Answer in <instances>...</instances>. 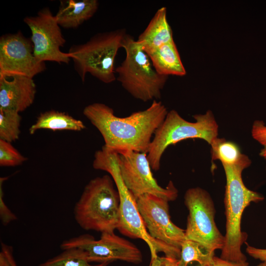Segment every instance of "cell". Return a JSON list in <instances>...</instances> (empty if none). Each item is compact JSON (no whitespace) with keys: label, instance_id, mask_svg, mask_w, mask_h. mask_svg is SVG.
Listing matches in <instances>:
<instances>
[{"label":"cell","instance_id":"obj_1","mask_svg":"<svg viewBox=\"0 0 266 266\" xmlns=\"http://www.w3.org/2000/svg\"><path fill=\"white\" fill-rule=\"evenodd\" d=\"M167 112L165 105L157 100H153L146 109L124 117L116 116L112 108L102 103L89 104L83 111L102 135L106 148L117 153H147L155 132Z\"/></svg>","mask_w":266,"mask_h":266},{"label":"cell","instance_id":"obj_2","mask_svg":"<svg viewBox=\"0 0 266 266\" xmlns=\"http://www.w3.org/2000/svg\"><path fill=\"white\" fill-rule=\"evenodd\" d=\"M94 169L107 172L112 178L120 197L119 223L117 230L132 238H139L146 242L151 257L163 253L165 256L179 260L181 249L157 240L149 234L138 210L136 199L125 185L118 163V153L103 146L96 152L93 162Z\"/></svg>","mask_w":266,"mask_h":266},{"label":"cell","instance_id":"obj_3","mask_svg":"<svg viewBox=\"0 0 266 266\" xmlns=\"http://www.w3.org/2000/svg\"><path fill=\"white\" fill-rule=\"evenodd\" d=\"M120 197L110 175L91 179L76 203L73 214L78 225L86 231L114 233L119 223Z\"/></svg>","mask_w":266,"mask_h":266},{"label":"cell","instance_id":"obj_4","mask_svg":"<svg viewBox=\"0 0 266 266\" xmlns=\"http://www.w3.org/2000/svg\"><path fill=\"white\" fill-rule=\"evenodd\" d=\"M226 184L224 205L226 217V231L220 258L233 262H245L247 258L241 248L247 238L246 233L241 230L243 212L251 202L262 201L264 197L246 187L242 178L244 166H223Z\"/></svg>","mask_w":266,"mask_h":266},{"label":"cell","instance_id":"obj_5","mask_svg":"<svg viewBox=\"0 0 266 266\" xmlns=\"http://www.w3.org/2000/svg\"><path fill=\"white\" fill-rule=\"evenodd\" d=\"M122 48L126 57L115 68L117 80L132 97L144 102L161 97L168 76L158 73L142 46L127 34Z\"/></svg>","mask_w":266,"mask_h":266},{"label":"cell","instance_id":"obj_6","mask_svg":"<svg viewBox=\"0 0 266 266\" xmlns=\"http://www.w3.org/2000/svg\"><path fill=\"white\" fill-rule=\"evenodd\" d=\"M126 34L125 29L99 33L69 48L68 53L83 82L88 73L106 84L116 80L115 59Z\"/></svg>","mask_w":266,"mask_h":266},{"label":"cell","instance_id":"obj_7","mask_svg":"<svg viewBox=\"0 0 266 266\" xmlns=\"http://www.w3.org/2000/svg\"><path fill=\"white\" fill-rule=\"evenodd\" d=\"M195 122L183 118L175 110H171L155 132L147 152L152 170L160 169L162 156L166 148L189 138L204 140L209 145L218 137V125L210 110L204 114L193 116Z\"/></svg>","mask_w":266,"mask_h":266},{"label":"cell","instance_id":"obj_8","mask_svg":"<svg viewBox=\"0 0 266 266\" xmlns=\"http://www.w3.org/2000/svg\"><path fill=\"white\" fill-rule=\"evenodd\" d=\"M184 198L189 212L186 239L198 242L211 253L221 250L224 236L215 222V209L209 194L200 187L191 188L186 191Z\"/></svg>","mask_w":266,"mask_h":266},{"label":"cell","instance_id":"obj_9","mask_svg":"<svg viewBox=\"0 0 266 266\" xmlns=\"http://www.w3.org/2000/svg\"><path fill=\"white\" fill-rule=\"evenodd\" d=\"M118 163L122 180L136 199L145 194L157 196L168 201L177 199L178 190L171 181L164 188L154 177L147 153L134 151L118 153Z\"/></svg>","mask_w":266,"mask_h":266},{"label":"cell","instance_id":"obj_10","mask_svg":"<svg viewBox=\"0 0 266 266\" xmlns=\"http://www.w3.org/2000/svg\"><path fill=\"white\" fill-rule=\"evenodd\" d=\"M60 247L63 250L73 248L83 250L90 263H111L119 260L139 264L143 260L142 253L136 245L114 233H101L97 240L90 234H82L64 240Z\"/></svg>","mask_w":266,"mask_h":266},{"label":"cell","instance_id":"obj_11","mask_svg":"<svg viewBox=\"0 0 266 266\" xmlns=\"http://www.w3.org/2000/svg\"><path fill=\"white\" fill-rule=\"evenodd\" d=\"M24 22L31 31L33 55L38 62L68 64L70 61V55L60 50L66 41L48 8L41 9L35 16L26 17Z\"/></svg>","mask_w":266,"mask_h":266},{"label":"cell","instance_id":"obj_12","mask_svg":"<svg viewBox=\"0 0 266 266\" xmlns=\"http://www.w3.org/2000/svg\"><path fill=\"white\" fill-rule=\"evenodd\" d=\"M46 69L33 55L31 39L20 32L0 38V77L19 75L33 77Z\"/></svg>","mask_w":266,"mask_h":266},{"label":"cell","instance_id":"obj_13","mask_svg":"<svg viewBox=\"0 0 266 266\" xmlns=\"http://www.w3.org/2000/svg\"><path fill=\"white\" fill-rule=\"evenodd\" d=\"M146 228L154 239L180 249L185 240V230L175 225L169 215L168 201L151 194L136 199Z\"/></svg>","mask_w":266,"mask_h":266},{"label":"cell","instance_id":"obj_14","mask_svg":"<svg viewBox=\"0 0 266 266\" xmlns=\"http://www.w3.org/2000/svg\"><path fill=\"white\" fill-rule=\"evenodd\" d=\"M35 94L32 78L19 75L0 77V108L22 112L33 104Z\"/></svg>","mask_w":266,"mask_h":266},{"label":"cell","instance_id":"obj_15","mask_svg":"<svg viewBox=\"0 0 266 266\" xmlns=\"http://www.w3.org/2000/svg\"><path fill=\"white\" fill-rule=\"evenodd\" d=\"M99 4L97 0H61L56 20L64 28H77L94 15Z\"/></svg>","mask_w":266,"mask_h":266},{"label":"cell","instance_id":"obj_16","mask_svg":"<svg viewBox=\"0 0 266 266\" xmlns=\"http://www.w3.org/2000/svg\"><path fill=\"white\" fill-rule=\"evenodd\" d=\"M173 40L172 31L167 20L166 7L157 10L136 40L145 52Z\"/></svg>","mask_w":266,"mask_h":266},{"label":"cell","instance_id":"obj_17","mask_svg":"<svg viewBox=\"0 0 266 266\" xmlns=\"http://www.w3.org/2000/svg\"><path fill=\"white\" fill-rule=\"evenodd\" d=\"M152 64L160 74L183 76L186 70L174 40L145 52Z\"/></svg>","mask_w":266,"mask_h":266},{"label":"cell","instance_id":"obj_18","mask_svg":"<svg viewBox=\"0 0 266 266\" xmlns=\"http://www.w3.org/2000/svg\"><path fill=\"white\" fill-rule=\"evenodd\" d=\"M86 128L83 122L68 114L51 110L41 113L29 129L30 134L40 129L56 131H81Z\"/></svg>","mask_w":266,"mask_h":266},{"label":"cell","instance_id":"obj_19","mask_svg":"<svg viewBox=\"0 0 266 266\" xmlns=\"http://www.w3.org/2000/svg\"><path fill=\"white\" fill-rule=\"evenodd\" d=\"M212 160H219L223 166H244L248 167L251 164L249 157L241 153L234 142L224 138H216L210 144Z\"/></svg>","mask_w":266,"mask_h":266},{"label":"cell","instance_id":"obj_20","mask_svg":"<svg viewBox=\"0 0 266 266\" xmlns=\"http://www.w3.org/2000/svg\"><path fill=\"white\" fill-rule=\"evenodd\" d=\"M180 249L178 266H189L193 262H197L200 266H210L215 256L200 244L190 239H185Z\"/></svg>","mask_w":266,"mask_h":266},{"label":"cell","instance_id":"obj_21","mask_svg":"<svg viewBox=\"0 0 266 266\" xmlns=\"http://www.w3.org/2000/svg\"><path fill=\"white\" fill-rule=\"evenodd\" d=\"M109 264L92 265L83 250L73 248L64 250L60 254L40 264L39 266H108Z\"/></svg>","mask_w":266,"mask_h":266},{"label":"cell","instance_id":"obj_22","mask_svg":"<svg viewBox=\"0 0 266 266\" xmlns=\"http://www.w3.org/2000/svg\"><path fill=\"white\" fill-rule=\"evenodd\" d=\"M21 121L19 113L0 108V139L11 143L18 139Z\"/></svg>","mask_w":266,"mask_h":266},{"label":"cell","instance_id":"obj_23","mask_svg":"<svg viewBox=\"0 0 266 266\" xmlns=\"http://www.w3.org/2000/svg\"><path fill=\"white\" fill-rule=\"evenodd\" d=\"M27 158L22 155L11 142L0 139V166H16L22 165Z\"/></svg>","mask_w":266,"mask_h":266},{"label":"cell","instance_id":"obj_24","mask_svg":"<svg viewBox=\"0 0 266 266\" xmlns=\"http://www.w3.org/2000/svg\"><path fill=\"white\" fill-rule=\"evenodd\" d=\"M252 137L263 146L259 155L266 160V125L262 120H255L251 129Z\"/></svg>","mask_w":266,"mask_h":266},{"label":"cell","instance_id":"obj_25","mask_svg":"<svg viewBox=\"0 0 266 266\" xmlns=\"http://www.w3.org/2000/svg\"><path fill=\"white\" fill-rule=\"evenodd\" d=\"M8 177L0 178V218L1 223L6 226L12 221L17 219V217L7 207L3 200V183Z\"/></svg>","mask_w":266,"mask_h":266},{"label":"cell","instance_id":"obj_26","mask_svg":"<svg viewBox=\"0 0 266 266\" xmlns=\"http://www.w3.org/2000/svg\"><path fill=\"white\" fill-rule=\"evenodd\" d=\"M151 258L149 266H178V260L173 258L160 257L158 255Z\"/></svg>","mask_w":266,"mask_h":266},{"label":"cell","instance_id":"obj_27","mask_svg":"<svg viewBox=\"0 0 266 266\" xmlns=\"http://www.w3.org/2000/svg\"><path fill=\"white\" fill-rule=\"evenodd\" d=\"M246 252L255 259L266 262V249L258 248L249 245H247Z\"/></svg>","mask_w":266,"mask_h":266},{"label":"cell","instance_id":"obj_28","mask_svg":"<svg viewBox=\"0 0 266 266\" xmlns=\"http://www.w3.org/2000/svg\"><path fill=\"white\" fill-rule=\"evenodd\" d=\"M210 266H250L247 262H233L224 260L221 258L214 256L213 262Z\"/></svg>","mask_w":266,"mask_h":266},{"label":"cell","instance_id":"obj_29","mask_svg":"<svg viewBox=\"0 0 266 266\" xmlns=\"http://www.w3.org/2000/svg\"><path fill=\"white\" fill-rule=\"evenodd\" d=\"M1 249L4 251L6 254L8 260L9 266H17L13 257L12 247L2 243Z\"/></svg>","mask_w":266,"mask_h":266},{"label":"cell","instance_id":"obj_30","mask_svg":"<svg viewBox=\"0 0 266 266\" xmlns=\"http://www.w3.org/2000/svg\"><path fill=\"white\" fill-rule=\"evenodd\" d=\"M0 266H9L6 254L2 249L0 252Z\"/></svg>","mask_w":266,"mask_h":266},{"label":"cell","instance_id":"obj_31","mask_svg":"<svg viewBox=\"0 0 266 266\" xmlns=\"http://www.w3.org/2000/svg\"><path fill=\"white\" fill-rule=\"evenodd\" d=\"M257 266H266V262H262Z\"/></svg>","mask_w":266,"mask_h":266}]
</instances>
